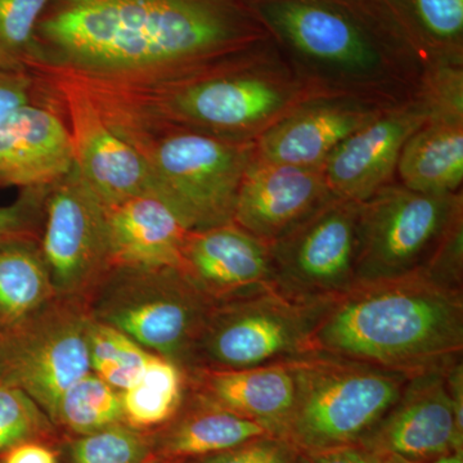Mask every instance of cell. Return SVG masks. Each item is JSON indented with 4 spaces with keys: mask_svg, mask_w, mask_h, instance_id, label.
I'll list each match as a JSON object with an SVG mask.
<instances>
[{
    "mask_svg": "<svg viewBox=\"0 0 463 463\" xmlns=\"http://www.w3.org/2000/svg\"><path fill=\"white\" fill-rule=\"evenodd\" d=\"M422 273L440 288L462 294L463 215L450 225Z\"/></svg>",
    "mask_w": 463,
    "mask_h": 463,
    "instance_id": "obj_33",
    "label": "cell"
},
{
    "mask_svg": "<svg viewBox=\"0 0 463 463\" xmlns=\"http://www.w3.org/2000/svg\"><path fill=\"white\" fill-rule=\"evenodd\" d=\"M300 455L286 439L265 435L191 463H295Z\"/></svg>",
    "mask_w": 463,
    "mask_h": 463,
    "instance_id": "obj_35",
    "label": "cell"
},
{
    "mask_svg": "<svg viewBox=\"0 0 463 463\" xmlns=\"http://www.w3.org/2000/svg\"><path fill=\"white\" fill-rule=\"evenodd\" d=\"M179 269L214 306L277 291L270 246L234 223L190 232Z\"/></svg>",
    "mask_w": 463,
    "mask_h": 463,
    "instance_id": "obj_14",
    "label": "cell"
},
{
    "mask_svg": "<svg viewBox=\"0 0 463 463\" xmlns=\"http://www.w3.org/2000/svg\"><path fill=\"white\" fill-rule=\"evenodd\" d=\"M361 207L332 197L269 245L279 294L298 303H322L358 283Z\"/></svg>",
    "mask_w": 463,
    "mask_h": 463,
    "instance_id": "obj_11",
    "label": "cell"
},
{
    "mask_svg": "<svg viewBox=\"0 0 463 463\" xmlns=\"http://www.w3.org/2000/svg\"><path fill=\"white\" fill-rule=\"evenodd\" d=\"M306 456L309 463H380L383 457L364 443L328 448Z\"/></svg>",
    "mask_w": 463,
    "mask_h": 463,
    "instance_id": "obj_38",
    "label": "cell"
},
{
    "mask_svg": "<svg viewBox=\"0 0 463 463\" xmlns=\"http://www.w3.org/2000/svg\"><path fill=\"white\" fill-rule=\"evenodd\" d=\"M88 352L91 373L118 392L139 380L154 355L123 332L93 319L88 328Z\"/></svg>",
    "mask_w": 463,
    "mask_h": 463,
    "instance_id": "obj_28",
    "label": "cell"
},
{
    "mask_svg": "<svg viewBox=\"0 0 463 463\" xmlns=\"http://www.w3.org/2000/svg\"><path fill=\"white\" fill-rule=\"evenodd\" d=\"M188 388L231 412L285 439L295 404L292 361L243 370L192 371Z\"/></svg>",
    "mask_w": 463,
    "mask_h": 463,
    "instance_id": "obj_20",
    "label": "cell"
},
{
    "mask_svg": "<svg viewBox=\"0 0 463 463\" xmlns=\"http://www.w3.org/2000/svg\"><path fill=\"white\" fill-rule=\"evenodd\" d=\"M39 245L57 297L85 300L112 267L108 207L75 165L48 191Z\"/></svg>",
    "mask_w": 463,
    "mask_h": 463,
    "instance_id": "obj_12",
    "label": "cell"
},
{
    "mask_svg": "<svg viewBox=\"0 0 463 463\" xmlns=\"http://www.w3.org/2000/svg\"><path fill=\"white\" fill-rule=\"evenodd\" d=\"M109 252L114 265L181 267L190 231L154 194L108 207Z\"/></svg>",
    "mask_w": 463,
    "mask_h": 463,
    "instance_id": "obj_22",
    "label": "cell"
},
{
    "mask_svg": "<svg viewBox=\"0 0 463 463\" xmlns=\"http://www.w3.org/2000/svg\"><path fill=\"white\" fill-rule=\"evenodd\" d=\"M93 321L187 370L214 304L179 268L114 265L85 298Z\"/></svg>",
    "mask_w": 463,
    "mask_h": 463,
    "instance_id": "obj_6",
    "label": "cell"
},
{
    "mask_svg": "<svg viewBox=\"0 0 463 463\" xmlns=\"http://www.w3.org/2000/svg\"><path fill=\"white\" fill-rule=\"evenodd\" d=\"M397 174L408 190L457 194L463 182V121H426L404 143Z\"/></svg>",
    "mask_w": 463,
    "mask_h": 463,
    "instance_id": "obj_23",
    "label": "cell"
},
{
    "mask_svg": "<svg viewBox=\"0 0 463 463\" xmlns=\"http://www.w3.org/2000/svg\"><path fill=\"white\" fill-rule=\"evenodd\" d=\"M285 439L300 453L362 443L403 394L411 374L327 355L295 359Z\"/></svg>",
    "mask_w": 463,
    "mask_h": 463,
    "instance_id": "obj_5",
    "label": "cell"
},
{
    "mask_svg": "<svg viewBox=\"0 0 463 463\" xmlns=\"http://www.w3.org/2000/svg\"><path fill=\"white\" fill-rule=\"evenodd\" d=\"M463 295L422 272L358 282L326 301L310 355L336 356L414 376L462 358Z\"/></svg>",
    "mask_w": 463,
    "mask_h": 463,
    "instance_id": "obj_3",
    "label": "cell"
},
{
    "mask_svg": "<svg viewBox=\"0 0 463 463\" xmlns=\"http://www.w3.org/2000/svg\"><path fill=\"white\" fill-rule=\"evenodd\" d=\"M461 215V192L428 194L401 183L386 185L362 203L358 282L423 272Z\"/></svg>",
    "mask_w": 463,
    "mask_h": 463,
    "instance_id": "obj_10",
    "label": "cell"
},
{
    "mask_svg": "<svg viewBox=\"0 0 463 463\" xmlns=\"http://www.w3.org/2000/svg\"><path fill=\"white\" fill-rule=\"evenodd\" d=\"M215 69L185 75L174 90L167 106L182 127L255 141L307 100L326 97L298 78L273 41Z\"/></svg>",
    "mask_w": 463,
    "mask_h": 463,
    "instance_id": "obj_4",
    "label": "cell"
},
{
    "mask_svg": "<svg viewBox=\"0 0 463 463\" xmlns=\"http://www.w3.org/2000/svg\"><path fill=\"white\" fill-rule=\"evenodd\" d=\"M75 166L106 207L152 194L147 163L87 97L71 102Z\"/></svg>",
    "mask_w": 463,
    "mask_h": 463,
    "instance_id": "obj_18",
    "label": "cell"
},
{
    "mask_svg": "<svg viewBox=\"0 0 463 463\" xmlns=\"http://www.w3.org/2000/svg\"><path fill=\"white\" fill-rule=\"evenodd\" d=\"M33 80L24 71L0 69V125L32 100Z\"/></svg>",
    "mask_w": 463,
    "mask_h": 463,
    "instance_id": "obj_36",
    "label": "cell"
},
{
    "mask_svg": "<svg viewBox=\"0 0 463 463\" xmlns=\"http://www.w3.org/2000/svg\"><path fill=\"white\" fill-rule=\"evenodd\" d=\"M380 463H416L394 455H383Z\"/></svg>",
    "mask_w": 463,
    "mask_h": 463,
    "instance_id": "obj_40",
    "label": "cell"
},
{
    "mask_svg": "<svg viewBox=\"0 0 463 463\" xmlns=\"http://www.w3.org/2000/svg\"><path fill=\"white\" fill-rule=\"evenodd\" d=\"M90 319L83 298L54 297L0 332V383L25 392L53 422L67 389L90 373Z\"/></svg>",
    "mask_w": 463,
    "mask_h": 463,
    "instance_id": "obj_9",
    "label": "cell"
},
{
    "mask_svg": "<svg viewBox=\"0 0 463 463\" xmlns=\"http://www.w3.org/2000/svg\"><path fill=\"white\" fill-rule=\"evenodd\" d=\"M395 105L355 97L307 100L255 139V156L300 167H322L347 137Z\"/></svg>",
    "mask_w": 463,
    "mask_h": 463,
    "instance_id": "obj_17",
    "label": "cell"
},
{
    "mask_svg": "<svg viewBox=\"0 0 463 463\" xmlns=\"http://www.w3.org/2000/svg\"><path fill=\"white\" fill-rule=\"evenodd\" d=\"M335 197L322 167H300L252 157L243 175L233 223L272 245Z\"/></svg>",
    "mask_w": 463,
    "mask_h": 463,
    "instance_id": "obj_16",
    "label": "cell"
},
{
    "mask_svg": "<svg viewBox=\"0 0 463 463\" xmlns=\"http://www.w3.org/2000/svg\"><path fill=\"white\" fill-rule=\"evenodd\" d=\"M61 452L69 463H149L151 435L118 423L83 437L62 439Z\"/></svg>",
    "mask_w": 463,
    "mask_h": 463,
    "instance_id": "obj_29",
    "label": "cell"
},
{
    "mask_svg": "<svg viewBox=\"0 0 463 463\" xmlns=\"http://www.w3.org/2000/svg\"><path fill=\"white\" fill-rule=\"evenodd\" d=\"M272 41L254 0H52L33 58L93 74H192Z\"/></svg>",
    "mask_w": 463,
    "mask_h": 463,
    "instance_id": "obj_1",
    "label": "cell"
},
{
    "mask_svg": "<svg viewBox=\"0 0 463 463\" xmlns=\"http://www.w3.org/2000/svg\"><path fill=\"white\" fill-rule=\"evenodd\" d=\"M29 440L62 443V437L41 405L23 390L0 383V455Z\"/></svg>",
    "mask_w": 463,
    "mask_h": 463,
    "instance_id": "obj_30",
    "label": "cell"
},
{
    "mask_svg": "<svg viewBox=\"0 0 463 463\" xmlns=\"http://www.w3.org/2000/svg\"><path fill=\"white\" fill-rule=\"evenodd\" d=\"M149 435V463H191L269 434L259 423L188 388L181 411L164 428Z\"/></svg>",
    "mask_w": 463,
    "mask_h": 463,
    "instance_id": "obj_21",
    "label": "cell"
},
{
    "mask_svg": "<svg viewBox=\"0 0 463 463\" xmlns=\"http://www.w3.org/2000/svg\"><path fill=\"white\" fill-rule=\"evenodd\" d=\"M57 297L36 237L0 239V332Z\"/></svg>",
    "mask_w": 463,
    "mask_h": 463,
    "instance_id": "obj_24",
    "label": "cell"
},
{
    "mask_svg": "<svg viewBox=\"0 0 463 463\" xmlns=\"http://www.w3.org/2000/svg\"><path fill=\"white\" fill-rule=\"evenodd\" d=\"M74 165L71 132L50 109L30 102L0 125V185L51 187Z\"/></svg>",
    "mask_w": 463,
    "mask_h": 463,
    "instance_id": "obj_19",
    "label": "cell"
},
{
    "mask_svg": "<svg viewBox=\"0 0 463 463\" xmlns=\"http://www.w3.org/2000/svg\"><path fill=\"white\" fill-rule=\"evenodd\" d=\"M118 423H124L121 392L91 371L67 389L53 419L62 439L83 437Z\"/></svg>",
    "mask_w": 463,
    "mask_h": 463,
    "instance_id": "obj_27",
    "label": "cell"
},
{
    "mask_svg": "<svg viewBox=\"0 0 463 463\" xmlns=\"http://www.w3.org/2000/svg\"><path fill=\"white\" fill-rule=\"evenodd\" d=\"M428 118L416 96L386 109L347 137L323 164L328 190L337 199L362 203L394 183L404 143Z\"/></svg>",
    "mask_w": 463,
    "mask_h": 463,
    "instance_id": "obj_13",
    "label": "cell"
},
{
    "mask_svg": "<svg viewBox=\"0 0 463 463\" xmlns=\"http://www.w3.org/2000/svg\"><path fill=\"white\" fill-rule=\"evenodd\" d=\"M429 463H463V450L447 453V455L438 457Z\"/></svg>",
    "mask_w": 463,
    "mask_h": 463,
    "instance_id": "obj_39",
    "label": "cell"
},
{
    "mask_svg": "<svg viewBox=\"0 0 463 463\" xmlns=\"http://www.w3.org/2000/svg\"><path fill=\"white\" fill-rule=\"evenodd\" d=\"M295 463H309V461H307V456L301 453V455L298 457V459L295 461Z\"/></svg>",
    "mask_w": 463,
    "mask_h": 463,
    "instance_id": "obj_41",
    "label": "cell"
},
{
    "mask_svg": "<svg viewBox=\"0 0 463 463\" xmlns=\"http://www.w3.org/2000/svg\"><path fill=\"white\" fill-rule=\"evenodd\" d=\"M51 187L24 190L23 196L8 206H0V239L36 237L41 239L44 206Z\"/></svg>",
    "mask_w": 463,
    "mask_h": 463,
    "instance_id": "obj_34",
    "label": "cell"
},
{
    "mask_svg": "<svg viewBox=\"0 0 463 463\" xmlns=\"http://www.w3.org/2000/svg\"><path fill=\"white\" fill-rule=\"evenodd\" d=\"M383 2L389 3L392 2V0H383Z\"/></svg>",
    "mask_w": 463,
    "mask_h": 463,
    "instance_id": "obj_42",
    "label": "cell"
},
{
    "mask_svg": "<svg viewBox=\"0 0 463 463\" xmlns=\"http://www.w3.org/2000/svg\"><path fill=\"white\" fill-rule=\"evenodd\" d=\"M388 5L423 66L463 63V0H392Z\"/></svg>",
    "mask_w": 463,
    "mask_h": 463,
    "instance_id": "obj_25",
    "label": "cell"
},
{
    "mask_svg": "<svg viewBox=\"0 0 463 463\" xmlns=\"http://www.w3.org/2000/svg\"><path fill=\"white\" fill-rule=\"evenodd\" d=\"M52 0H0V69L23 71L33 58L35 30Z\"/></svg>",
    "mask_w": 463,
    "mask_h": 463,
    "instance_id": "obj_31",
    "label": "cell"
},
{
    "mask_svg": "<svg viewBox=\"0 0 463 463\" xmlns=\"http://www.w3.org/2000/svg\"><path fill=\"white\" fill-rule=\"evenodd\" d=\"M61 444L29 440L9 448L0 455V463H61Z\"/></svg>",
    "mask_w": 463,
    "mask_h": 463,
    "instance_id": "obj_37",
    "label": "cell"
},
{
    "mask_svg": "<svg viewBox=\"0 0 463 463\" xmlns=\"http://www.w3.org/2000/svg\"><path fill=\"white\" fill-rule=\"evenodd\" d=\"M148 149L152 194L190 232L233 223L241 183L255 154V141H237L190 128L166 132Z\"/></svg>",
    "mask_w": 463,
    "mask_h": 463,
    "instance_id": "obj_7",
    "label": "cell"
},
{
    "mask_svg": "<svg viewBox=\"0 0 463 463\" xmlns=\"http://www.w3.org/2000/svg\"><path fill=\"white\" fill-rule=\"evenodd\" d=\"M463 63L434 62L423 66L416 99L428 120L463 121Z\"/></svg>",
    "mask_w": 463,
    "mask_h": 463,
    "instance_id": "obj_32",
    "label": "cell"
},
{
    "mask_svg": "<svg viewBox=\"0 0 463 463\" xmlns=\"http://www.w3.org/2000/svg\"><path fill=\"white\" fill-rule=\"evenodd\" d=\"M447 368L414 374L397 404L362 443L380 455L416 463L463 450L447 383Z\"/></svg>",
    "mask_w": 463,
    "mask_h": 463,
    "instance_id": "obj_15",
    "label": "cell"
},
{
    "mask_svg": "<svg viewBox=\"0 0 463 463\" xmlns=\"http://www.w3.org/2000/svg\"><path fill=\"white\" fill-rule=\"evenodd\" d=\"M325 303H298L273 289L216 304L185 373L243 370L310 355V336Z\"/></svg>",
    "mask_w": 463,
    "mask_h": 463,
    "instance_id": "obj_8",
    "label": "cell"
},
{
    "mask_svg": "<svg viewBox=\"0 0 463 463\" xmlns=\"http://www.w3.org/2000/svg\"><path fill=\"white\" fill-rule=\"evenodd\" d=\"M187 389V373L182 367L152 355L139 380L121 392L123 422L147 434L160 430L181 411Z\"/></svg>",
    "mask_w": 463,
    "mask_h": 463,
    "instance_id": "obj_26",
    "label": "cell"
},
{
    "mask_svg": "<svg viewBox=\"0 0 463 463\" xmlns=\"http://www.w3.org/2000/svg\"><path fill=\"white\" fill-rule=\"evenodd\" d=\"M298 78L323 96L412 99L423 61L383 0H254Z\"/></svg>",
    "mask_w": 463,
    "mask_h": 463,
    "instance_id": "obj_2",
    "label": "cell"
}]
</instances>
